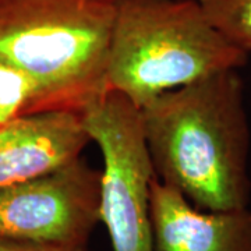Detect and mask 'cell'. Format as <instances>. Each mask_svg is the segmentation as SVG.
<instances>
[{"label": "cell", "mask_w": 251, "mask_h": 251, "mask_svg": "<svg viewBox=\"0 0 251 251\" xmlns=\"http://www.w3.org/2000/svg\"><path fill=\"white\" fill-rule=\"evenodd\" d=\"M155 176L198 209L249 208L250 125L239 70L168 91L140 108Z\"/></svg>", "instance_id": "cell-1"}, {"label": "cell", "mask_w": 251, "mask_h": 251, "mask_svg": "<svg viewBox=\"0 0 251 251\" xmlns=\"http://www.w3.org/2000/svg\"><path fill=\"white\" fill-rule=\"evenodd\" d=\"M116 0H0V62L36 87L32 113H82L103 97Z\"/></svg>", "instance_id": "cell-2"}, {"label": "cell", "mask_w": 251, "mask_h": 251, "mask_svg": "<svg viewBox=\"0 0 251 251\" xmlns=\"http://www.w3.org/2000/svg\"><path fill=\"white\" fill-rule=\"evenodd\" d=\"M247 60L197 0H116L106 88L137 108L208 75L239 70Z\"/></svg>", "instance_id": "cell-3"}, {"label": "cell", "mask_w": 251, "mask_h": 251, "mask_svg": "<svg viewBox=\"0 0 251 251\" xmlns=\"http://www.w3.org/2000/svg\"><path fill=\"white\" fill-rule=\"evenodd\" d=\"M91 141L103 156L100 222L113 251H153L151 221L152 161L140 108L108 91L82 112Z\"/></svg>", "instance_id": "cell-4"}, {"label": "cell", "mask_w": 251, "mask_h": 251, "mask_svg": "<svg viewBox=\"0 0 251 251\" xmlns=\"http://www.w3.org/2000/svg\"><path fill=\"white\" fill-rule=\"evenodd\" d=\"M100 193L102 172L82 158L0 188V234L87 247L100 222Z\"/></svg>", "instance_id": "cell-5"}, {"label": "cell", "mask_w": 251, "mask_h": 251, "mask_svg": "<svg viewBox=\"0 0 251 251\" xmlns=\"http://www.w3.org/2000/svg\"><path fill=\"white\" fill-rule=\"evenodd\" d=\"M90 143L82 113L50 110L11 120L0 127V188L60 169Z\"/></svg>", "instance_id": "cell-6"}, {"label": "cell", "mask_w": 251, "mask_h": 251, "mask_svg": "<svg viewBox=\"0 0 251 251\" xmlns=\"http://www.w3.org/2000/svg\"><path fill=\"white\" fill-rule=\"evenodd\" d=\"M151 221L153 251H251V209H198L156 176Z\"/></svg>", "instance_id": "cell-7"}, {"label": "cell", "mask_w": 251, "mask_h": 251, "mask_svg": "<svg viewBox=\"0 0 251 251\" xmlns=\"http://www.w3.org/2000/svg\"><path fill=\"white\" fill-rule=\"evenodd\" d=\"M206 20L225 39L251 53V0H197Z\"/></svg>", "instance_id": "cell-8"}, {"label": "cell", "mask_w": 251, "mask_h": 251, "mask_svg": "<svg viewBox=\"0 0 251 251\" xmlns=\"http://www.w3.org/2000/svg\"><path fill=\"white\" fill-rule=\"evenodd\" d=\"M36 87L25 73L0 62V127L24 115H31Z\"/></svg>", "instance_id": "cell-9"}, {"label": "cell", "mask_w": 251, "mask_h": 251, "mask_svg": "<svg viewBox=\"0 0 251 251\" xmlns=\"http://www.w3.org/2000/svg\"><path fill=\"white\" fill-rule=\"evenodd\" d=\"M0 251H87V247L31 242L0 234Z\"/></svg>", "instance_id": "cell-10"}]
</instances>
